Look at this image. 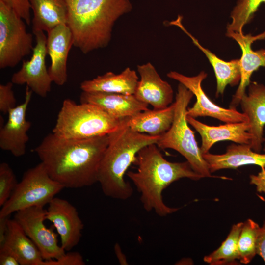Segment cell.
Segmentation results:
<instances>
[{"instance_id": "6da1fadb", "label": "cell", "mask_w": 265, "mask_h": 265, "mask_svg": "<svg viewBox=\"0 0 265 265\" xmlns=\"http://www.w3.org/2000/svg\"><path fill=\"white\" fill-rule=\"evenodd\" d=\"M109 141V134L73 139L52 132L34 152L53 180L64 188H80L98 182L100 164Z\"/></svg>"}, {"instance_id": "7a4b0ae2", "label": "cell", "mask_w": 265, "mask_h": 265, "mask_svg": "<svg viewBox=\"0 0 265 265\" xmlns=\"http://www.w3.org/2000/svg\"><path fill=\"white\" fill-rule=\"evenodd\" d=\"M133 164L136 171L126 175L140 194V201L147 212L166 216L178 211L168 206L162 198L163 191L172 183L182 178L199 180L202 177L192 169L187 161L172 162L166 159L156 143L147 145L137 153Z\"/></svg>"}, {"instance_id": "3957f363", "label": "cell", "mask_w": 265, "mask_h": 265, "mask_svg": "<svg viewBox=\"0 0 265 265\" xmlns=\"http://www.w3.org/2000/svg\"><path fill=\"white\" fill-rule=\"evenodd\" d=\"M73 46L84 54L106 47L116 22L132 9L130 0H66Z\"/></svg>"}, {"instance_id": "277c9868", "label": "cell", "mask_w": 265, "mask_h": 265, "mask_svg": "<svg viewBox=\"0 0 265 265\" xmlns=\"http://www.w3.org/2000/svg\"><path fill=\"white\" fill-rule=\"evenodd\" d=\"M108 134L109 141L100 164L98 183L106 196L126 200L133 192L124 178L127 169L138 152L147 145L157 144L160 136L140 133L123 125Z\"/></svg>"}, {"instance_id": "5b68a950", "label": "cell", "mask_w": 265, "mask_h": 265, "mask_svg": "<svg viewBox=\"0 0 265 265\" xmlns=\"http://www.w3.org/2000/svg\"><path fill=\"white\" fill-rule=\"evenodd\" d=\"M123 119H117L93 104H77L66 99L52 132L63 138L87 139L109 134L122 126Z\"/></svg>"}, {"instance_id": "8992f818", "label": "cell", "mask_w": 265, "mask_h": 265, "mask_svg": "<svg viewBox=\"0 0 265 265\" xmlns=\"http://www.w3.org/2000/svg\"><path fill=\"white\" fill-rule=\"evenodd\" d=\"M193 96L190 90L179 83L174 102L173 123L170 129L160 135L157 145L159 149H171L181 154L194 171L202 178L212 177L198 145L194 132L189 127L186 120L187 106Z\"/></svg>"}, {"instance_id": "52a82bcc", "label": "cell", "mask_w": 265, "mask_h": 265, "mask_svg": "<svg viewBox=\"0 0 265 265\" xmlns=\"http://www.w3.org/2000/svg\"><path fill=\"white\" fill-rule=\"evenodd\" d=\"M64 187L49 175L42 163L24 174L8 200L1 207L0 217L32 207L48 204Z\"/></svg>"}, {"instance_id": "ba28073f", "label": "cell", "mask_w": 265, "mask_h": 265, "mask_svg": "<svg viewBox=\"0 0 265 265\" xmlns=\"http://www.w3.org/2000/svg\"><path fill=\"white\" fill-rule=\"evenodd\" d=\"M25 22L0 1V68L16 66L33 51V36Z\"/></svg>"}, {"instance_id": "9c48e42d", "label": "cell", "mask_w": 265, "mask_h": 265, "mask_svg": "<svg viewBox=\"0 0 265 265\" xmlns=\"http://www.w3.org/2000/svg\"><path fill=\"white\" fill-rule=\"evenodd\" d=\"M46 210L32 207L15 213L14 219L40 251L44 260L56 259L66 251L58 244L57 235L53 227H47Z\"/></svg>"}, {"instance_id": "30bf717a", "label": "cell", "mask_w": 265, "mask_h": 265, "mask_svg": "<svg viewBox=\"0 0 265 265\" xmlns=\"http://www.w3.org/2000/svg\"><path fill=\"white\" fill-rule=\"evenodd\" d=\"M167 76L183 84L196 97V101L192 107L187 108V115L194 118L212 117L225 123L248 121V117L243 112L236 109L223 108L214 104L207 96L201 85L202 81L207 77L205 71H201L196 76L188 77L171 71L167 74Z\"/></svg>"}, {"instance_id": "8fae6325", "label": "cell", "mask_w": 265, "mask_h": 265, "mask_svg": "<svg viewBox=\"0 0 265 265\" xmlns=\"http://www.w3.org/2000/svg\"><path fill=\"white\" fill-rule=\"evenodd\" d=\"M33 33L36 45L32 56L30 59L23 61L20 69L13 74L11 82L17 85L26 84L36 94L45 98L50 92L53 82L46 65L47 37L42 31Z\"/></svg>"}, {"instance_id": "7c38bea8", "label": "cell", "mask_w": 265, "mask_h": 265, "mask_svg": "<svg viewBox=\"0 0 265 265\" xmlns=\"http://www.w3.org/2000/svg\"><path fill=\"white\" fill-rule=\"evenodd\" d=\"M46 219L53 223L65 251H70L79 243L84 225L77 209L67 200L53 198L48 204Z\"/></svg>"}, {"instance_id": "4fadbf2b", "label": "cell", "mask_w": 265, "mask_h": 265, "mask_svg": "<svg viewBox=\"0 0 265 265\" xmlns=\"http://www.w3.org/2000/svg\"><path fill=\"white\" fill-rule=\"evenodd\" d=\"M32 94V90L26 86L24 102L9 110L7 122L0 125V147L16 157L23 156L26 152L29 140L27 132L31 125L26 114Z\"/></svg>"}, {"instance_id": "5bb4252c", "label": "cell", "mask_w": 265, "mask_h": 265, "mask_svg": "<svg viewBox=\"0 0 265 265\" xmlns=\"http://www.w3.org/2000/svg\"><path fill=\"white\" fill-rule=\"evenodd\" d=\"M226 35L236 41L242 52L239 59L240 80L229 106L230 108L236 109L246 93V88L251 82L250 78L253 72L260 67L265 66V48L256 51H254L251 48L252 43L256 41L265 39V30L256 35H252L250 33L245 35L244 33L228 31Z\"/></svg>"}, {"instance_id": "9a60e30c", "label": "cell", "mask_w": 265, "mask_h": 265, "mask_svg": "<svg viewBox=\"0 0 265 265\" xmlns=\"http://www.w3.org/2000/svg\"><path fill=\"white\" fill-rule=\"evenodd\" d=\"M140 79L134 95L139 101L151 105L154 109L166 108L172 104L173 90L162 80L154 66L147 62L137 66Z\"/></svg>"}, {"instance_id": "2e32d148", "label": "cell", "mask_w": 265, "mask_h": 265, "mask_svg": "<svg viewBox=\"0 0 265 265\" xmlns=\"http://www.w3.org/2000/svg\"><path fill=\"white\" fill-rule=\"evenodd\" d=\"M74 45L71 30L67 24L58 25L47 32V54L51 59L48 72L52 81L62 86L67 81V62Z\"/></svg>"}, {"instance_id": "e0dca14e", "label": "cell", "mask_w": 265, "mask_h": 265, "mask_svg": "<svg viewBox=\"0 0 265 265\" xmlns=\"http://www.w3.org/2000/svg\"><path fill=\"white\" fill-rule=\"evenodd\" d=\"M239 104L248 119V132L251 135L250 146L253 150L260 152L265 141V86L256 81L250 82L248 93L244 94Z\"/></svg>"}, {"instance_id": "ac0fdd59", "label": "cell", "mask_w": 265, "mask_h": 265, "mask_svg": "<svg viewBox=\"0 0 265 265\" xmlns=\"http://www.w3.org/2000/svg\"><path fill=\"white\" fill-rule=\"evenodd\" d=\"M186 120L199 133L202 143L200 150L203 154L209 152L216 142L231 141L237 144H249L251 135L249 132L248 121L228 123L217 126H209L187 115Z\"/></svg>"}, {"instance_id": "d6986e66", "label": "cell", "mask_w": 265, "mask_h": 265, "mask_svg": "<svg viewBox=\"0 0 265 265\" xmlns=\"http://www.w3.org/2000/svg\"><path fill=\"white\" fill-rule=\"evenodd\" d=\"M80 102L95 105L118 119L131 117L146 110L149 106L138 100L134 95L102 92L82 91Z\"/></svg>"}, {"instance_id": "ffe728a7", "label": "cell", "mask_w": 265, "mask_h": 265, "mask_svg": "<svg viewBox=\"0 0 265 265\" xmlns=\"http://www.w3.org/2000/svg\"><path fill=\"white\" fill-rule=\"evenodd\" d=\"M211 173L224 169H237L241 166L255 165L265 169V153L253 150L249 144H232L222 154L208 152L202 155Z\"/></svg>"}, {"instance_id": "44dd1931", "label": "cell", "mask_w": 265, "mask_h": 265, "mask_svg": "<svg viewBox=\"0 0 265 265\" xmlns=\"http://www.w3.org/2000/svg\"><path fill=\"white\" fill-rule=\"evenodd\" d=\"M0 252L11 254L20 265H41L44 260L37 246L19 224L14 219L9 218L4 241L0 245Z\"/></svg>"}, {"instance_id": "7402d4cb", "label": "cell", "mask_w": 265, "mask_h": 265, "mask_svg": "<svg viewBox=\"0 0 265 265\" xmlns=\"http://www.w3.org/2000/svg\"><path fill=\"white\" fill-rule=\"evenodd\" d=\"M182 16L178 15L176 20L169 23L170 25L178 26L191 39L193 43L206 55L212 66L216 80V96L224 93L227 85L231 86L239 84L241 73L239 59L226 61L221 59L209 49L203 47L198 41L185 28L182 23Z\"/></svg>"}, {"instance_id": "603a6c76", "label": "cell", "mask_w": 265, "mask_h": 265, "mask_svg": "<svg viewBox=\"0 0 265 265\" xmlns=\"http://www.w3.org/2000/svg\"><path fill=\"white\" fill-rule=\"evenodd\" d=\"M138 81L136 72L127 67L118 74L107 72L92 80H84L80 83V88L85 92L134 95Z\"/></svg>"}, {"instance_id": "cb8c5ba5", "label": "cell", "mask_w": 265, "mask_h": 265, "mask_svg": "<svg viewBox=\"0 0 265 265\" xmlns=\"http://www.w3.org/2000/svg\"><path fill=\"white\" fill-rule=\"evenodd\" d=\"M175 103L161 109H147L123 119V125L140 133L160 136L171 127L175 113Z\"/></svg>"}, {"instance_id": "d4e9b609", "label": "cell", "mask_w": 265, "mask_h": 265, "mask_svg": "<svg viewBox=\"0 0 265 265\" xmlns=\"http://www.w3.org/2000/svg\"><path fill=\"white\" fill-rule=\"evenodd\" d=\"M33 11L32 31L47 33L61 24H67L68 11L66 0H29Z\"/></svg>"}, {"instance_id": "484cf974", "label": "cell", "mask_w": 265, "mask_h": 265, "mask_svg": "<svg viewBox=\"0 0 265 265\" xmlns=\"http://www.w3.org/2000/svg\"><path fill=\"white\" fill-rule=\"evenodd\" d=\"M243 222L234 224L226 238L203 260L211 265H235L239 260L238 241Z\"/></svg>"}, {"instance_id": "4316f807", "label": "cell", "mask_w": 265, "mask_h": 265, "mask_svg": "<svg viewBox=\"0 0 265 265\" xmlns=\"http://www.w3.org/2000/svg\"><path fill=\"white\" fill-rule=\"evenodd\" d=\"M260 227L251 219H248L243 222L238 241L239 261L241 263H249L257 255Z\"/></svg>"}, {"instance_id": "83f0119b", "label": "cell", "mask_w": 265, "mask_h": 265, "mask_svg": "<svg viewBox=\"0 0 265 265\" xmlns=\"http://www.w3.org/2000/svg\"><path fill=\"white\" fill-rule=\"evenodd\" d=\"M265 0H238L231 13V23L227 26L226 31L243 33L244 26L253 18L255 13Z\"/></svg>"}, {"instance_id": "f1b7e54d", "label": "cell", "mask_w": 265, "mask_h": 265, "mask_svg": "<svg viewBox=\"0 0 265 265\" xmlns=\"http://www.w3.org/2000/svg\"><path fill=\"white\" fill-rule=\"evenodd\" d=\"M16 176L6 162L0 164V207H1L12 194L17 183Z\"/></svg>"}, {"instance_id": "f546056e", "label": "cell", "mask_w": 265, "mask_h": 265, "mask_svg": "<svg viewBox=\"0 0 265 265\" xmlns=\"http://www.w3.org/2000/svg\"><path fill=\"white\" fill-rule=\"evenodd\" d=\"M13 84L11 81L0 85V111L4 114H8L9 110L17 106Z\"/></svg>"}, {"instance_id": "4dcf8cb0", "label": "cell", "mask_w": 265, "mask_h": 265, "mask_svg": "<svg viewBox=\"0 0 265 265\" xmlns=\"http://www.w3.org/2000/svg\"><path fill=\"white\" fill-rule=\"evenodd\" d=\"M8 5L27 25L31 22L30 5L29 0H0Z\"/></svg>"}, {"instance_id": "1f68e13d", "label": "cell", "mask_w": 265, "mask_h": 265, "mask_svg": "<svg viewBox=\"0 0 265 265\" xmlns=\"http://www.w3.org/2000/svg\"><path fill=\"white\" fill-rule=\"evenodd\" d=\"M81 255L77 252L65 253L56 259L43 260L41 265H84Z\"/></svg>"}, {"instance_id": "d6a6232c", "label": "cell", "mask_w": 265, "mask_h": 265, "mask_svg": "<svg viewBox=\"0 0 265 265\" xmlns=\"http://www.w3.org/2000/svg\"><path fill=\"white\" fill-rule=\"evenodd\" d=\"M249 178L250 184L255 186L257 191L265 193V169L257 175H251Z\"/></svg>"}, {"instance_id": "836d02e7", "label": "cell", "mask_w": 265, "mask_h": 265, "mask_svg": "<svg viewBox=\"0 0 265 265\" xmlns=\"http://www.w3.org/2000/svg\"><path fill=\"white\" fill-rule=\"evenodd\" d=\"M257 254L263 259L265 263V219L260 229L257 241Z\"/></svg>"}, {"instance_id": "e575fe53", "label": "cell", "mask_w": 265, "mask_h": 265, "mask_svg": "<svg viewBox=\"0 0 265 265\" xmlns=\"http://www.w3.org/2000/svg\"><path fill=\"white\" fill-rule=\"evenodd\" d=\"M0 265H20L17 259L11 254L0 252Z\"/></svg>"}, {"instance_id": "d590c367", "label": "cell", "mask_w": 265, "mask_h": 265, "mask_svg": "<svg viewBox=\"0 0 265 265\" xmlns=\"http://www.w3.org/2000/svg\"><path fill=\"white\" fill-rule=\"evenodd\" d=\"M9 217H0V245L3 242L7 232Z\"/></svg>"}, {"instance_id": "8d00e7d4", "label": "cell", "mask_w": 265, "mask_h": 265, "mask_svg": "<svg viewBox=\"0 0 265 265\" xmlns=\"http://www.w3.org/2000/svg\"><path fill=\"white\" fill-rule=\"evenodd\" d=\"M114 252L116 256L121 265H128V262L125 254L123 253L121 248L118 243L114 246Z\"/></svg>"}, {"instance_id": "74e56055", "label": "cell", "mask_w": 265, "mask_h": 265, "mask_svg": "<svg viewBox=\"0 0 265 265\" xmlns=\"http://www.w3.org/2000/svg\"><path fill=\"white\" fill-rule=\"evenodd\" d=\"M263 151L264 152H265V142L264 146H263Z\"/></svg>"}]
</instances>
